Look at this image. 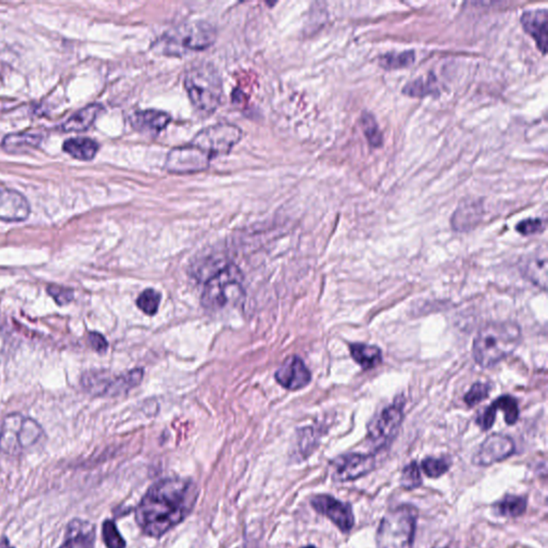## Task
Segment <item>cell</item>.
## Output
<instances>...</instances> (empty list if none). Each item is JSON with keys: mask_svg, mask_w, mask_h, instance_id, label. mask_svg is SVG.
<instances>
[{"mask_svg": "<svg viewBox=\"0 0 548 548\" xmlns=\"http://www.w3.org/2000/svg\"><path fill=\"white\" fill-rule=\"evenodd\" d=\"M482 216V206L475 202L464 203L453 214L452 225L457 231H467L478 223Z\"/></svg>", "mask_w": 548, "mask_h": 548, "instance_id": "22", "label": "cell"}, {"mask_svg": "<svg viewBox=\"0 0 548 548\" xmlns=\"http://www.w3.org/2000/svg\"><path fill=\"white\" fill-rule=\"evenodd\" d=\"M492 407L495 408L496 411L500 410L505 415V422L509 425L515 424L518 420L519 409L516 400L512 396H503L492 404Z\"/></svg>", "mask_w": 548, "mask_h": 548, "instance_id": "27", "label": "cell"}, {"mask_svg": "<svg viewBox=\"0 0 548 548\" xmlns=\"http://www.w3.org/2000/svg\"><path fill=\"white\" fill-rule=\"evenodd\" d=\"M212 158L196 146H181L170 151L165 168L172 174H193L204 172L210 166Z\"/></svg>", "mask_w": 548, "mask_h": 548, "instance_id": "12", "label": "cell"}, {"mask_svg": "<svg viewBox=\"0 0 548 548\" xmlns=\"http://www.w3.org/2000/svg\"><path fill=\"white\" fill-rule=\"evenodd\" d=\"M103 109H104L101 104L88 105L85 109H80L62 124L63 131H85L89 126H93V122L103 112Z\"/></svg>", "mask_w": 548, "mask_h": 548, "instance_id": "21", "label": "cell"}, {"mask_svg": "<svg viewBox=\"0 0 548 548\" xmlns=\"http://www.w3.org/2000/svg\"><path fill=\"white\" fill-rule=\"evenodd\" d=\"M444 548H446V547H444Z\"/></svg>", "mask_w": 548, "mask_h": 548, "instance_id": "41", "label": "cell"}, {"mask_svg": "<svg viewBox=\"0 0 548 548\" xmlns=\"http://www.w3.org/2000/svg\"><path fill=\"white\" fill-rule=\"evenodd\" d=\"M496 514L499 516L514 517L522 516L527 510V499L522 496L507 495L492 505Z\"/></svg>", "mask_w": 548, "mask_h": 548, "instance_id": "25", "label": "cell"}, {"mask_svg": "<svg viewBox=\"0 0 548 548\" xmlns=\"http://www.w3.org/2000/svg\"><path fill=\"white\" fill-rule=\"evenodd\" d=\"M41 141V136L34 133L10 134L3 139V148L9 152H24L36 148Z\"/></svg>", "mask_w": 548, "mask_h": 548, "instance_id": "26", "label": "cell"}, {"mask_svg": "<svg viewBox=\"0 0 548 548\" xmlns=\"http://www.w3.org/2000/svg\"><path fill=\"white\" fill-rule=\"evenodd\" d=\"M47 293L58 306H66L74 299V291L72 289L58 285H49L47 287Z\"/></svg>", "mask_w": 548, "mask_h": 548, "instance_id": "36", "label": "cell"}, {"mask_svg": "<svg viewBox=\"0 0 548 548\" xmlns=\"http://www.w3.org/2000/svg\"><path fill=\"white\" fill-rule=\"evenodd\" d=\"M185 88L192 104L201 114H212L221 104L223 83L212 63L201 61L192 65L185 71Z\"/></svg>", "mask_w": 548, "mask_h": 548, "instance_id": "3", "label": "cell"}, {"mask_svg": "<svg viewBox=\"0 0 548 548\" xmlns=\"http://www.w3.org/2000/svg\"><path fill=\"white\" fill-rule=\"evenodd\" d=\"M350 350L352 359L364 369L377 367L383 360V354L377 346L357 343L350 345Z\"/></svg>", "mask_w": 548, "mask_h": 548, "instance_id": "23", "label": "cell"}, {"mask_svg": "<svg viewBox=\"0 0 548 548\" xmlns=\"http://www.w3.org/2000/svg\"><path fill=\"white\" fill-rule=\"evenodd\" d=\"M102 536L107 548L126 547V542L113 521H105L102 527Z\"/></svg>", "mask_w": 548, "mask_h": 548, "instance_id": "34", "label": "cell"}, {"mask_svg": "<svg viewBox=\"0 0 548 548\" xmlns=\"http://www.w3.org/2000/svg\"><path fill=\"white\" fill-rule=\"evenodd\" d=\"M525 277H528L532 283L541 288L546 289L547 285V258L546 252L532 253L523 267Z\"/></svg>", "mask_w": 548, "mask_h": 548, "instance_id": "20", "label": "cell"}, {"mask_svg": "<svg viewBox=\"0 0 548 548\" xmlns=\"http://www.w3.org/2000/svg\"><path fill=\"white\" fill-rule=\"evenodd\" d=\"M243 275L236 264H229L209 277L203 290L202 306L218 312L235 304L243 297Z\"/></svg>", "mask_w": 548, "mask_h": 548, "instance_id": "5", "label": "cell"}, {"mask_svg": "<svg viewBox=\"0 0 548 548\" xmlns=\"http://www.w3.org/2000/svg\"><path fill=\"white\" fill-rule=\"evenodd\" d=\"M543 229L544 222L542 221L541 218H527L524 221L519 222L516 226V231L524 236L541 233Z\"/></svg>", "mask_w": 548, "mask_h": 548, "instance_id": "37", "label": "cell"}, {"mask_svg": "<svg viewBox=\"0 0 548 548\" xmlns=\"http://www.w3.org/2000/svg\"><path fill=\"white\" fill-rule=\"evenodd\" d=\"M310 505L316 512L330 519L344 534L350 532L354 527V512L350 503H344L330 495H317L312 498Z\"/></svg>", "mask_w": 548, "mask_h": 548, "instance_id": "13", "label": "cell"}, {"mask_svg": "<svg viewBox=\"0 0 548 548\" xmlns=\"http://www.w3.org/2000/svg\"><path fill=\"white\" fill-rule=\"evenodd\" d=\"M30 214V203L21 193L0 187V221H24Z\"/></svg>", "mask_w": 548, "mask_h": 548, "instance_id": "16", "label": "cell"}, {"mask_svg": "<svg viewBox=\"0 0 548 548\" xmlns=\"http://www.w3.org/2000/svg\"><path fill=\"white\" fill-rule=\"evenodd\" d=\"M242 136L240 128L231 124H218L199 131L192 141V145L208 153L212 159L227 155Z\"/></svg>", "mask_w": 548, "mask_h": 548, "instance_id": "9", "label": "cell"}, {"mask_svg": "<svg viewBox=\"0 0 548 548\" xmlns=\"http://www.w3.org/2000/svg\"><path fill=\"white\" fill-rule=\"evenodd\" d=\"M496 413L497 411H496L495 408L490 405L481 415H479L477 423L483 431H488V429H492V425L495 423Z\"/></svg>", "mask_w": 548, "mask_h": 548, "instance_id": "38", "label": "cell"}, {"mask_svg": "<svg viewBox=\"0 0 548 548\" xmlns=\"http://www.w3.org/2000/svg\"><path fill=\"white\" fill-rule=\"evenodd\" d=\"M0 548H13L12 546L10 545L9 541H8L7 538H3L1 541H0Z\"/></svg>", "mask_w": 548, "mask_h": 548, "instance_id": "40", "label": "cell"}, {"mask_svg": "<svg viewBox=\"0 0 548 548\" xmlns=\"http://www.w3.org/2000/svg\"><path fill=\"white\" fill-rule=\"evenodd\" d=\"M375 467L376 459L373 454H343L331 461V476L336 482H350L367 476Z\"/></svg>", "mask_w": 548, "mask_h": 548, "instance_id": "11", "label": "cell"}, {"mask_svg": "<svg viewBox=\"0 0 548 548\" xmlns=\"http://www.w3.org/2000/svg\"><path fill=\"white\" fill-rule=\"evenodd\" d=\"M143 369H136L126 375L114 377L104 372H88L84 374L82 385L89 393L97 396H114L124 393L139 386L143 380Z\"/></svg>", "mask_w": 548, "mask_h": 548, "instance_id": "8", "label": "cell"}, {"mask_svg": "<svg viewBox=\"0 0 548 548\" xmlns=\"http://www.w3.org/2000/svg\"><path fill=\"white\" fill-rule=\"evenodd\" d=\"M522 341L521 327L513 321H494L481 328L473 341L472 354L484 369L495 367L513 354Z\"/></svg>", "mask_w": 548, "mask_h": 548, "instance_id": "2", "label": "cell"}, {"mask_svg": "<svg viewBox=\"0 0 548 548\" xmlns=\"http://www.w3.org/2000/svg\"><path fill=\"white\" fill-rule=\"evenodd\" d=\"M435 78L431 76L424 80L423 78L410 82L404 88L403 93L410 97H424L429 93H435Z\"/></svg>", "mask_w": 548, "mask_h": 548, "instance_id": "31", "label": "cell"}, {"mask_svg": "<svg viewBox=\"0 0 548 548\" xmlns=\"http://www.w3.org/2000/svg\"><path fill=\"white\" fill-rule=\"evenodd\" d=\"M490 386H488V383H475L465 396L466 404L470 406V407L478 405L481 402L488 398V396H490Z\"/></svg>", "mask_w": 548, "mask_h": 548, "instance_id": "35", "label": "cell"}, {"mask_svg": "<svg viewBox=\"0 0 548 548\" xmlns=\"http://www.w3.org/2000/svg\"><path fill=\"white\" fill-rule=\"evenodd\" d=\"M418 510L402 505L390 510L381 519L376 534L377 548H413Z\"/></svg>", "mask_w": 548, "mask_h": 548, "instance_id": "4", "label": "cell"}, {"mask_svg": "<svg viewBox=\"0 0 548 548\" xmlns=\"http://www.w3.org/2000/svg\"><path fill=\"white\" fill-rule=\"evenodd\" d=\"M515 452V444L512 438L501 434L488 436L481 444L472 459V463L481 467H488L509 459Z\"/></svg>", "mask_w": 548, "mask_h": 548, "instance_id": "14", "label": "cell"}, {"mask_svg": "<svg viewBox=\"0 0 548 548\" xmlns=\"http://www.w3.org/2000/svg\"><path fill=\"white\" fill-rule=\"evenodd\" d=\"M43 437V429L32 418L11 413L0 427V452L17 456L32 449Z\"/></svg>", "mask_w": 548, "mask_h": 548, "instance_id": "6", "label": "cell"}, {"mask_svg": "<svg viewBox=\"0 0 548 548\" xmlns=\"http://www.w3.org/2000/svg\"><path fill=\"white\" fill-rule=\"evenodd\" d=\"M403 422V406L392 404L373 419L367 429V439L374 449L381 450L393 439Z\"/></svg>", "mask_w": 548, "mask_h": 548, "instance_id": "10", "label": "cell"}, {"mask_svg": "<svg viewBox=\"0 0 548 548\" xmlns=\"http://www.w3.org/2000/svg\"><path fill=\"white\" fill-rule=\"evenodd\" d=\"M130 122L134 129L141 133L157 135L170 124V116L168 113L161 111L145 109L132 113Z\"/></svg>", "mask_w": 548, "mask_h": 548, "instance_id": "18", "label": "cell"}, {"mask_svg": "<svg viewBox=\"0 0 548 548\" xmlns=\"http://www.w3.org/2000/svg\"><path fill=\"white\" fill-rule=\"evenodd\" d=\"M275 379L283 388L297 391L308 386L312 379L310 369L298 356L287 358L275 373Z\"/></svg>", "mask_w": 548, "mask_h": 548, "instance_id": "15", "label": "cell"}, {"mask_svg": "<svg viewBox=\"0 0 548 548\" xmlns=\"http://www.w3.org/2000/svg\"><path fill=\"white\" fill-rule=\"evenodd\" d=\"M415 61V52L405 51L403 53H388L380 57V66L383 68L400 69L409 66Z\"/></svg>", "mask_w": 548, "mask_h": 548, "instance_id": "28", "label": "cell"}, {"mask_svg": "<svg viewBox=\"0 0 548 548\" xmlns=\"http://www.w3.org/2000/svg\"><path fill=\"white\" fill-rule=\"evenodd\" d=\"M197 495L196 486L190 480L166 479L157 482L136 507V523L144 534L160 538L191 513Z\"/></svg>", "mask_w": 548, "mask_h": 548, "instance_id": "1", "label": "cell"}, {"mask_svg": "<svg viewBox=\"0 0 548 548\" xmlns=\"http://www.w3.org/2000/svg\"><path fill=\"white\" fill-rule=\"evenodd\" d=\"M88 342L90 346L93 347V350L99 354H104L109 348L106 339L99 332H90L88 334Z\"/></svg>", "mask_w": 548, "mask_h": 548, "instance_id": "39", "label": "cell"}, {"mask_svg": "<svg viewBox=\"0 0 548 548\" xmlns=\"http://www.w3.org/2000/svg\"><path fill=\"white\" fill-rule=\"evenodd\" d=\"M400 486L405 490H415L422 486V478L420 472L419 466L415 461L406 466L402 471L400 477Z\"/></svg>", "mask_w": 548, "mask_h": 548, "instance_id": "32", "label": "cell"}, {"mask_svg": "<svg viewBox=\"0 0 548 548\" xmlns=\"http://www.w3.org/2000/svg\"><path fill=\"white\" fill-rule=\"evenodd\" d=\"M421 468L429 478L437 479L448 472L450 464L446 459L426 457L421 463Z\"/></svg>", "mask_w": 548, "mask_h": 548, "instance_id": "33", "label": "cell"}, {"mask_svg": "<svg viewBox=\"0 0 548 548\" xmlns=\"http://www.w3.org/2000/svg\"><path fill=\"white\" fill-rule=\"evenodd\" d=\"M95 528L83 519H73L67 526L63 543L59 548H95Z\"/></svg>", "mask_w": 548, "mask_h": 548, "instance_id": "17", "label": "cell"}, {"mask_svg": "<svg viewBox=\"0 0 548 548\" xmlns=\"http://www.w3.org/2000/svg\"><path fill=\"white\" fill-rule=\"evenodd\" d=\"M361 124L369 143L373 147H380L383 144V134L375 117L371 113L364 112L361 117Z\"/></svg>", "mask_w": 548, "mask_h": 548, "instance_id": "29", "label": "cell"}, {"mask_svg": "<svg viewBox=\"0 0 548 548\" xmlns=\"http://www.w3.org/2000/svg\"><path fill=\"white\" fill-rule=\"evenodd\" d=\"M521 22L525 30L536 40L538 47L542 54L547 51V22L548 12L546 9L526 11L521 17Z\"/></svg>", "mask_w": 548, "mask_h": 548, "instance_id": "19", "label": "cell"}, {"mask_svg": "<svg viewBox=\"0 0 548 548\" xmlns=\"http://www.w3.org/2000/svg\"><path fill=\"white\" fill-rule=\"evenodd\" d=\"M216 40V30L205 21H192L176 26L164 36V44L176 53L179 51H202Z\"/></svg>", "mask_w": 548, "mask_h": 548, "instance_id": "7", "label": "cell"}, {"mask_svg": "<svg viewBox=\"0 0 548 548\" xmlns=\"http://www.w3.org/2000/svg\"><path fill=\"white\" fill-rule=\"evenodd\" d=\"M63 150L78 160L90 161L97 155L99 145L97 141L87 137H76L63 144Z\"/></svg>", "mask_w": 548, "mask_h": 548, "instance_id": "24", "label": "cell"}, {"mask_svg": "<svg viewBox=\"0 0 548 548\" xmlns=\"http://www.w3.org/2000/svg\"><path fill=\"white\" fill-rule=\"evenodd\" d=\"M161 302V295L152 288L146 289L139 295L136 304L139 310H143L147 315L153 316L158 313L159 306Z\"/></svg>", "mask_w": 548, "mask_h": 548, "instance_id": "30", "label": "cell"}]
</instances>
